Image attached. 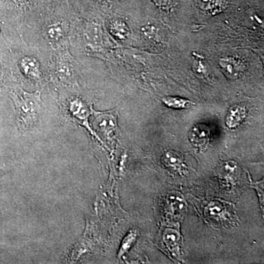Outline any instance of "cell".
<instances>
[{
	"instance_id": "obj_5",
	"label": "cell",
	"mask_w": 264,
	"mask_h": 264,
	"mask_svg": "<svg viewBox=\"0 0 264 264\" xmlns=\"http://www.w3.org/2000/svg\"><path fill=\"white\" fill-rule=\"evenodd\" d=\"M210 133V129L207 126L198 124L190 130L189 140L194 146L203 149L209 142Z\"/></svg>"
},
{
	"instance_id": "obj_16",
	"label": "cell",
	"mask_w": 264,
	"mask_h": 264,
	"mask_svg": "<svg viewBox=\"0 0 264 264\" xmlns=\"http://www.w3.org/2000/svg\"><path fill=\"white\" fill-rule=\"evenodd\" d=\"M153 1L157 7L161 8H168V7L172 4L174 0H153Z\"/></svg>"
},
{
	"instance_id": "obj_2",
	"label": "cell",
	"mask_w": 264,
	"mask_h": 264,
	"mask_svg": "<svg viewBox=\"0 0 264 264\" xmlns=\"http://www.w3.org/2000/svg\"><path fill=\"white\" fill-rule=\"evenodd\" d=\"M56 71L59 78L65 83L72 85L77 83L72 59L68 54L60 55L57 59Z\"/></svg>"
},
{
	"instance_id": "obj_17",
	"label": "cell",
	"mask_w": 264,
	"mask_h": 264,
	"mask_svg": "<svg viewBox=\"0 0 264 264\" xmlns=\"http://www.w3.org/2000/svg\"><path fill=\"white\" fill-rule=\"evenodd\" d=\"M1 174H2V171H0V176H1Z\"/></svg>"
},
{
	"instance_id": "obj_13",
	"label": "cell",
	"mask_w": 264,
	"mask_h": 264,
	"mask_svg": "<svg viewBox=\"0 0 264 264\" xmlns=\"http://www.w3.org/2000/svg\"><path fill=\"white\" fill-rule=\"evenodd\" d=\"M136 236H137V232L136 230H131L130 233L126 236L125 239H124L122 242V245H121V248H120V252L118 253V256L121 257L124 256L125 253H127L129 251L133 243L136 241Z\"/></svg>"
},
{
	"instance_id": "obj_4",
	"label": "cell",
	"mask_w": 264,
	"mask_h": 264,
	"mask_svg": "<svg viewBox=\"0 0 264 264\" xmlns=\"http://www.w3.org/2000/svg\"><path fill=\"white\" fill-rule=\"evenodd\" d=\"M162 162L167 169L178 175H184L187 171L183 156L176 151H169L165 152L162 156Z\"/></svg>"
},
{
	"instance_id": "obj_14",
	"label": "cell",
	"mask_w": 264,
	"mask_h": 264,
	"mask_svg": "<svg viewBox=\"0 0 264 264\" xmlns=\"http://www.w3.org/2000/svg\"><path fill=\"white\" fill-rule=\"evenodd\" d=\"M111 32L114 36H117L119 39H125L128 34L129 30L127 25L124 23L115 22L111 25Z\"/></svg>"
},
{
	"instance_id": "obj_12",
	"label": "cell",
	"mask_w": 264,
	"mask_h": 264,
	"mask_svg": "<svg viewBox=\"0 0 264 264\" xmlns=\"http://www.w3.org/2000/svg\"><path fill=\"white\" fill-rule=\"evenodd\" d=\"M164 239L170 251L172 252L173 254L176 256H180V245H179L180 239L176 231L168 229L165 232Z\"/></svg>"
},
{
	"instance_id": "obj_6",
	"label": "cell",
	"mask_w": 264,
	"mask_h": 264,
	"mask_svg": "<svg viewBox=\"0 0 264 264\" xmlns=\"http://www.w3.org/2000/svg\"><path fill=\"white\" fill-rule=\"evenodd\" d=\"M247 110L245 106L236 104L230 107L225 118V124L229 129H235L239 127L245 120Z\"/></svg>"
},
{
	"instance_id": "obj_7",
	"label": "cell",
	"mask_w": 264,
	"mask_h": 264,
	"mask_svg": "<svg viewBox=\"0 0 264 264\" xmlns=\"http://www.w3.org/2000/svg\"><path fill=\"white\" fill-rule=\"evenodd\" d=\"M21 69L23 74L31 79V80H37L40 79L42 76L41 73L40 64L39 61L34 57H24L20 62Z\"/></svg>"
},
{
	"instance_id": "obj_11",
	"label": "cell",
	"mask_w": 264,
	"mask_h": 264,
	"mask_svg": "<svg viewBox=\"0 0 264 264\" xmlns=\"http://www.w3.org/2000/svg\"><path fill=\"white\" fill-rule=\"evenodd\" d=\"M162 102L170 108L176 110H183V109L190 108L194 105V103L190 100L180 97L166 96L162 98Z\"/></svg>"
},
{
	"instance_id": "obj_15",
	"label": "cell",
	"mask_w": 264,
	"mask_h": 264,
	"mask_svg": "<svg viewBox=\"0 0 264 264\" xmlns=\"http://www.w3.org/2000/svg\"><path fill=\"white\" fill-rule=\"evenodd\" d=\"M48 36H49L50 39L57 40V39H60L63 36L64 33V27L63 25L60 23L58 24H53L48 27Z\"/></svg>"
},
{
	"instance_id": "obj_1",
	"label": "cell",
	"mask_w": 264,
	"mask_h": 264,
	"mask_svg": "<svg viewBox=\"0 0 264 264\" xmlns=\"http://www.w3.org/2000/svg\"><path fill=\"white\" fill-rule=\"evenodd\" d=\"M17 115V122L23 130H27L37 125L40 115L42 98L39 91L27 92L19 89L10 92Z\"/></svg>"
},
{
	"instance_id": "obj_10",
	"label": "cell",
	"mask_w": 264,
	"mask_h": 264,
	"mask_svg": "<svg viewBox=\"0 0 264 264\" xmlns=\"http://www.w3.org/2000/svg\"><path fill=\"white\" fill-rule=\"evenodd\" d=\"M227 212H229L227 210L225 205L218 201L211 202L210 204L208 205L205 211L206 217L214 220L224 219L225 218V213Z\"/></svg>"
},
{
	"instance_id": "obj_9",
	"label": "cell",
	"mask_w": 264,
	"mask_h": 264,
	"mask_svg": "<svg viewBox=\"0 0 264 264\" xmlns=\"http://www.w3.org/2000/svg\"><path fill=\"white\" fill-rule=\"evenodd\" d=\"M95 125L98 131L109 134L116 129V119L112 115H100L95 119Z\"/></svg>"
},
{
	"instance_id": "obj_8",
	"label": "cell",
	"mask_w": 264,
	"mask_h": 264,
	"mask_svg": "<svg viewBox=\"0 0 264 264\" xmlns=\"http://www.w3.org/2000/svg\"><path fill=\"white\" fill-rule=\"evenodd\" d=\"M227 0H198V7L209 14L215 15L227 7Z\"/></svg>"
},
{
	"instance_id": "obj_3",
	"label": "cell",
	"mask_w": 264,
	"mask_h": 264,
	"mask_svg": "<svg viewBox=\"0 0 264 264\" xmlns=\"http://www.w3.org/2000/svg\"><path fill=\"white\" fill-rule=\"evenodd\" d=\"M220 66L224 75L236 80L244 73L246 66L242 60L233 57H225L220 60Z\"/></svg>"
}]
</instances>
